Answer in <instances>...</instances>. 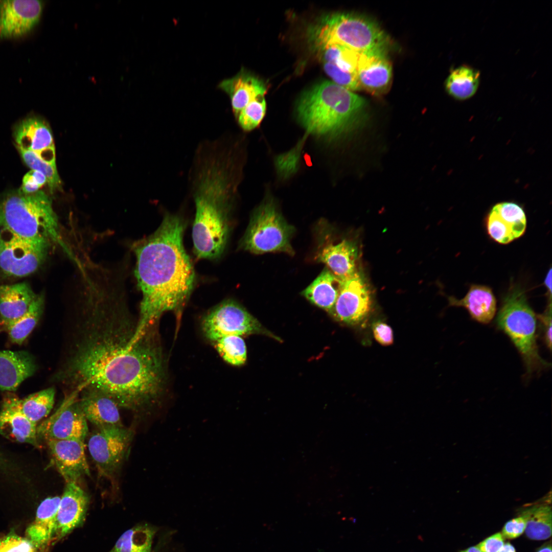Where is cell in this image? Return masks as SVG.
<instances>
[{
    "label": "cell",
    "instance_id": "1",
    "mask_svg": "<svg viewBox=\"0 0 552 552\" xmlns=\"http://www.w3.org/2000/svg\"><path fill=\"white\" fill-rule=\"evenodd\" d=\"M86 307L74 324L59 380L73 392L98 389L120 408L137 411L152 405L167 382L156 324L134 341L136 322L127 310L94 301Z\"/></svg>",
    "mask_w": 552,
    "mask_h": 552
},
{
    "label": "cell",
    "instance_id": "2",
    "mask_svg": "<svg viewBox=\"0 0 552 552\" xmlns=\"http://www.w3.org/2000/svg\"><path fill=\"white\" fill-rule=\"evenodd\" d=\"M185 225L181 217L167 214L154 233L134 245L142 294L135 338L164 313H180L192 292L195 273L183 245Z\"/></svg>",
    "mask_w": 552,
    "mask_h": 552
},
{
    "label": "cell",
    "instance_id": "3",
    "mask_svg": "<svg viewBox=\"0 0 552 552\" xmlns=\"http://www.w3.org/2000/svg\"><path fill=\"white\" fill-rule=\"evenodd\" d=\"M295 111L307 132L331 140L356 133L369 120L367 103L363 98L329 81L305 91L298 99Z\"/></svg>",
    "mask_w": 552,
    "mask_h": 552
},
{
    "label": "cell",
    "instance_id": "4",
    "mask_svg": "<svg viewBox=\"0 0 552 552\" xmlns=\"http://www.w3.org/2000/svg\"><path fill=\"white\" fill-rule=\"evenodd\" d=\"M204 168L194 195L192 238L196 256L212 260L220 257L227 242L233 188L228 171L221 163L212 162Z\"/></svg>",
    "mask_w": 552,
    "mask_h": 552
},
{
    "label": "cell",
    "instance_id": "5",
    "mask_svg": "<svg viewBox=\"0 0 552 552\" xmlns=\"http://www.w3.org/2000/svg\"><path fill=\"white\" fill-rule=\"evenodd\" d=\"M307 38L316 52L339 45L365 56L386 55L389 45L388 37L375 21L351 13L320 16L308 28Z\"/></svg>",
    "mask_w": 552,
    "mask_h": 552
},
{
    "label": "cell",
    "instance_id": "6",
    "mask_svg": "<svg viewBox=\"0 0 552 552\" xmlns=\"http://www.w3.org/2000/svg\"><path fill=\"white\" fill-rule=\"evenodd\" d=\"M0 228L35 241H52L63 246L50 198L42 191L25 194L19 190L0 201Z\"/></svg>",
    "mask_w": 552,
    "mask_h": 552
},
{
    "label": "cell",
    "instance_id": "7",
    "mask_svg": "<svg viewBox=\"0 0 552 552\" xmlns=\"http://www.w3.org/2000/svg\"><path fill=\"white\" fill-rule=\"evenodd\" d=\"M495 322L520 354L527 378L550 366L539 353L537 317L521 287L516 285L511 287L502 300Z\"/></svg>",
    "mask_w": 552,
    "mask_h": 552
},
{
    "label": "cell",
    "instance_id": "8",
    "mask_svg": "<svg viewBox=\"0 0 552 552\" xmlns=\"http://www.w3.org/2000/svg\"><path fill=\"white\" fill-rule=\"evenodd\" d=\"M294 232L273 200L264 201L252 214L240 246L256 254L283 252L293 255L290 241Z\"/></svg>",
    "mask_w": 552,
    "mask_h": 552
},
{
    "label": "cell",
    "instance_id": "9",
    "mask_svg": "<svg viewBox=\"0 0 552 552\" xmlns=\"http://www.w3.org/2000/svg\"><path fill=\"white\" fill-rule=\"evenodd\" d=\"M204 336L212 342L229 335L262 334L273 336L243 307L232 300L224 301L213 308L202 319Z\"/></svg>",
    "mask_w": 552,
    "mask_h": 552
},
{
    "label": "cell",
    "instance_id": "10",
    "mask_svg": "<svg viewBox=\"0 0 552 552\" xmlns=\"http://www.w3.org/2000/svg\"><path fill=\"white\" fill-rule=\"evenodd\" d=\"M133 435L122 425L97 427L91 434L88 451L102 475L110 476L118 470L129 453Z\"/></svg>",
    "mask_w": 552,
    "mask_h": 552
},
{
    "label": "cell",
    "instance_id": "11",
    "mask_svg": "<svg viewBox=\"0 0 552 552\" xmlns=\"http://www.w3.org/2000/svg\"><path fill=\"white\" fill-rule=\"evenodd\" d=\"M49 245L48 241H32L1 228L0 268L9 276L28 275L44 261Z\"/></svg>",
    "mask_w": 552,
    "mask_h": 552
},
{
    "label": "cell",
    "instance_id": "12",
    "mask_svg": "<svg viewBox=\"0 0 552 552\" xmlns=\"http://www.w3.org/2000/svg\"><path fill=\"white\" fill-rule=\"evenodd\" d=\"M78 393L72 392L57 410L37 427V438L49 440L85 441L87 420L80 406Z\"/></svg>",
    "mask_w": 552,
    "mask_h": 552
},
{
    "label": "cell",
    "instance_id": "13",
    "mask_svg": "<svg viewBox=\"0 0 552 552\" xmlns=\"http://www.w3.org/2000/svg\"><path fill=\"white\" fill-rule=\"evenodd\" d=\"M372 303L368 285L363 275L357 271L342 280L337 298L329 312L341 323L357 325L368 316Z\"/></svg>",
    "mask_w": 552,
    "mask_h": 552
},
{
    "label": "cell",
    "instance_id": "14",
    "mask_svg": "<svg viewBox=\"0 0 552 552\" xmlns=\"http://www.w3.org/2000/svg\"><path fill=\"white\" fill-rule=\"evenodd\" d=\"M53 464L66 483L75 482L90 474L84 441L79 440L46 441Z\"/></svg>",
    "mask_w": 552,
    "mask_h": 552
},
{
    "label": "cell",
    "instance_id": "15",
    "mask_svg": "<svg viewBox=\"0 0 552 552\" xmlns=\"http://www.w3.org/2000/svg\"><path fill=\"white\" fill-rule=\"evenodd\" d=\"M486 227L493 240L500 244H508L524 234L526 227L525 212L516 203H498L488 214Z\"/></svg>",
    "mask_w": 552,
    "mask_h": 552
},
{
    "label": "cell",
    "instance_id": "16",
    "mask_svg": "<svg viewBox=\"0 0 552 552\" xmlns=\"http://www.w3.org/2000/svg\"><path fill=\"white\" fill-rule=\"evenodd\" d=\"M316 52L332 82L351 91L360 89L357 71L362 55L339 45H330Z\"/></svg>",
    "mask_w": 552,
    "mask_h": 552
},
{
    "label": "cell",
    "instance_id": "17",
    "mask_svg": "<svg viewBox=\"0 0 552 552\" xmlns=\"http://www.w3.org/2000/svg\"><path fill=\"white\" fill-rule=\"evenodd\" d=\"M42 10L39 1H0V37H16L27 33L39 20Z\"/></svg>",
    "mask_w": 552,
    "mask_h": 552
},
{
    "label": "cell",
    "instance_id": "18",
    "mask_svg": "<svg viewBox=\"0 0 552 552\" xmlns=\"http://www.w3.org/2000/svg\"><path fill=\"white\" fill-rule=\"evenodd\" d=\"M14 137L18 148L32 152L46 163L56 165L52 133L43 121L36 118L23 120L16 127Z\"/></svg>",
    "mask_w": 552,
    "mask_h": 552
},
{
    "label": "cell",
    "instance_id": "19",
    "mask_svg": "<svg viewBox=\"0 0 552 552\" xmlns=\"http://www.w3.org/2000/svg\"><path fill=\"white\" fill-rule=\"evenodd\" d=\"M88 504V495L77 483H66L57 515V532L60 537L65 536L82 523Z\"/></svg>",
    "mask_w": 552,
    "mask_h": 552
},
{
    "label": "cell",
    "instance_id": "20",
    "mask_svg": "<svg viewBox=\"0 0 552 552\" xmlns=\"http://www.w3.org/2000/svg\"><path fill=\"white\" fill-rule=\"evenodd\" d=\"M78 393L80 406L87 421L101 427L122 425L117 404L107 394L93 388Z\"/></svg>",
    "mask_w": 552,
    "mask_h": 552
},
{
    "label": "cell",
    "instance_id": "21",
    "mask_svg": "<svg viewBox=\"0 0 552 552\" xmlns=\"http://www.w3.org/2000/svg\"><path fill=\"white\" fill-rule=\"evenodd\" d=\"M359 88L380 96L391 86L392 67L386 55H361L357 71Z\"/></svg>",
    "mask_w": 552,
    "mask_h": 552
},
{
    "label": "cell",
    "instance_id": "22",
    "mask_svg": "<svg viewBox=\"0 0 552 552\" xmlns=\"http://www.w3.org/2000/svg\"><path fill=\"white\" fill-rule=\"evenodd\" d=\"M16 398L8 396L3 401L0 410V433L11 441L38 447L36 424L19 410Z\"/></svg>",
    "mask_w": 552,
    "mask_h": 552
},
{
    "label": "cell",
    "instance_id": "23",
    "mask_svg": "<svg viewBox=\"0 0 552 552\" xmlns=\"http://www.w3.org/2000/svg\"><path fill=\"white\" fill-rule=\"evenodd\" d=\"M218 87L229 96L235 117L250 102L265 96L268 89L263 81L245 70H241L233 77L224 79Z\"/></svg>",
    "mask_w": 552,
    "mask_h": 552
},
{
    "label": "cell",
    "instance_id": "24",
    "mask_svg": "<svg viewBox=\"0 0 552 552\" xmlns=\"http://www.w3.org/2000/svg\"><path fill=\"white\" fill-rule=\"evenodd\" d=\"M358 257L357 245L346 239L335 244L326 242L320 246L317 254V260L325 263L341 280L350 277L357 271Z\"/></svg>",
    "mask_w": 552,
    "mask_h": 552
},
{
    "label": "cell",
    "instance_id": "25",
    "mask_svg": "<svg viewBox=\"0 0 552 552\" xmlns=\"http://www.w3.org/2000/svg\"><path fill=\"white\" fill-rule=\"evenodd\" d=\"M36 369L33 357L28 352L0 350V389L15 390Z\"/></svg>",
    "mask_w": 552,
    "mask_h": 552
},
{
    "label": "cell",
    "instance_id": "26",
    "mask_svg": "<svg viewBox=\"0 0 552 552\" xmlns=\"http://www.w3.org/2000/svg\"><path fill=\"white\" fill-rule=\"evenodd\" d=\"M448 300L450 306L465 308L472 318L481 324H489L496 314V298L492 289L486 286L472 285L462 299L450 296Z\"/></svg>",
    "mask_w": 552,
    "mask_h": 552
},
{
    "label": "cell",
    "instance_id": "27",
    "mask_svg": "<svg viewBox=\"0 0 552 552\" xmlns=\"http://www.w3.org/2000/svg\"><path fill=\"white\" fill-rule=\"evenodd\" d=\"M37 296L26 283L0 285V323L3 327L23 315Z\"/></svg>",
    "mask_w": 552,
    "mask_h": 552
},
{
    "label": "cell",
    "instance_id": "28",
    "mask_svg": "<svg viewBox=\"0 0 552 552\" xmlns=\"http://www.w3.org/2000/svg\"><path fill=\"white\" fill-rule=\"evenodd\" d=\"M60 497H50L38 506L34 520L26 531V538L36 548L47 544L57 533V515Z\"/></svg>",
    "mask_w": 552,
    "mask_h": 552
},
{
    "label": "cell",
    "instance_id": "29",
    "mask_svg": "<svg viewBox=\"0 0 552 552\" xmlns=\"http://www.w3.org/2000/svg\"><path fill=\"white\" fill-rule=\"evenodd\" d=\"M342 283V280L326 267L302 294L312 304L329 312L337 298Z\"/></svg>",
    "mask_w": 552,
    "mask_h": 552
},
{
    "label": "cell",
    "instance_id": "30",
    "mask_svg": "<svg viewBox=\"0 0 552 552\" xmlns=\"http://www.w3.org/2000/svg\"><path fill=\"white\" fill-rule=\"evenodd\" d=\"M479 80L480 73L477 70L461 65L451 71L446 80V90L457 100H466L476 93Z\"/></svg>",
    "mask_w": 552,
    "mask_h": 552
},
{
    "label": "cell",
    "instance_id": "31",
    "mask_svg": "<svg viewBox=\"0 0 552 552\" xmlns=\"http://www.w3.org/2000/svg\"><path fill=\"white\" fill-rule=\"evenodd\" d=\"M43 295H37L23 315L4 327L13 343L22 344L38 322L43 312Z\"/></svg>",
    "mask_w": 552,
    "mask_h": 552
},
{
    "label": "cell",
    "instance_id": "32",
    "mask_svg": "<svg viewBox=\"0 0 552 552\" xmlns=\"http://www.w3.org/2000/svg\"><path fill=\"white\" fill-rule=\"evenodd\" d=\"M55 396L54 388L50 387L31 394L23 399L17 398L16 405L27 418L36 424L51 411Z\"/></svg>",
    "mask_w": 552,
    "mask_h": 552
},
{
    "label": "cell",
    "instance_id": "33",
    "mask_svg": "<svg viewBox=\"0 0 552 552\" xmlns=\"http://www.w3.org/2000/svg\"><path fill=\"white\" fill-rule=\"evenodd\" d=\"M525 519V533L530 539L542 540L551 535V509L546 505L535 506L522 512Z\"/></svg>",
    "mask_w": 552,
    "mask_h": 552
},
{
    "label": "cell",
    "instance_id": "34",
    "mask_svg": "<svg viewBox=\"0 0 552 552\" xmlns=\"http://www.w3.org/2000/svg\"><path fill=\"white\" fill-rule=\"evenodd\" d=\"M155 530L140 525L125 532L109 552H150Z\"/></svg>",
    "mask_w": 552,
    "mask_h": 552
},
{
    "label": "cell",
    "instance_id": "35",
    "mask_svg": "<svg viewBox=\"0 0 552 552\" xmlns=\"http://www.w3.org/2000/svg\"><path fill=\"white\" fill-rule=\"evenodd\" d=\"M213 343L220 356L228 364L239 366L246 361V347L241 336H227Z\"/></svg>",
    "mask_w": 552,
    "mask_h": 552
},
{
    "label": "cell",
    "instance_id": "36",
    "mask_svg": "<svg viewBox=\"0 0 552 552\" xmlns=\"http://www.w3.org/2000/svg\"><path fill=\"white\" fill-rule=\"evenodd\" d=\"M266 110L265 96L250 102L236 117L240 126L245 131H251L259 125Z\"/></svg>",
    "mask_w": 552,
    "mask_h": 552
},
{
    "label": "cell",
    "instance_id": "37",
    "mask_svg": "<svg viewBox=\"0 0 552 552\" xmlns=\"http://www.w3.org/2000/svg\"><path fill=\"white\" fill-rule=\"evenodd\" d=\"M18 149L21 158L28 167L32 170L40 172L45 175L51 190H54L60 186L61 181L56 165L46 163L32 152L20 148Z\"/></svg>",
    "mask_w": 552,
    "mask_h": 552
},
{
    "label": "cell",
    "instance_id": "38",
    "mask_svg": "<svg viewBox=\"0 0 552 552\" xmlns=\"http://www.w3.org/2000/svg\"><path fill=\"white\" fill-rule=\"evenodd\" d=\"M302 143L291 150L284 153L275 159V165L279 175L286 178L294 174L298 166Z\"/></svg>",
    "mask_w": 552,
    "mask_h": 552
},
{
    "label": "cell",
    "instance_id": "39",
    "mask_svg": "<svg viewBox=\"0 0 552 552\" xmlns=\"http://www.w3.org/2000/svg\"><path fill=\"white\" fill-rule=\"evenodd\" d=\"M36 549L28 539L14 533L0 539V552H36Z\"/></svg>",
    "mask_w": 552,
    "mask_h": 552
},
{
    "label": "cell",
    "instance_id": "40",
    "mask_svg": "<svg viewBox=\"0 0 552 552\" xmlns=\"http://www.w3.org/2000/svg\"><path fill=\"white\" fill-rule=\"evenodd\" d=\"M374 336L376 341L383 346H389L393 342V332L391 327L387 324L378 321L372 326Z\"/></svg>",
    "mask_w": 552,
    "mask_h": 552
},
{
    "label": "cell",
    "instance_id": "41",
    "mask_svg": "<svg viewBox=\"0 0 552 552\" xmlns=\"http://www.w3.org/2000/svg\"><path fill=\"white\" fill-rule=\"evenodd\" d=\"M526 526L525 519L521 516L508 521L503 526L501 534L508 539H514L522 535Z\"/></svg>",
    "mask_w": 552,
    "mask_h": 552
},
{
    "label": "cell",
    "instance_id": "42",
    "mask_svg": "<svg viewBox=\"0 0 552 552\" xmlns=\"http://www.w3.org/2000/svg\"><path fill=\"white\" fill-rule=\"evenodd\" d=\"M547 306L544 312L538 315L543 327L545 344L550 350L551 347V300H548Z\"/></svg>",
    "mask_w": 552,
    "mask_h": 552
},
{
    "label": "cell",
    "instance_id": "43",
    "mask_svg": "<svg viewBox=\"0 0 552 552\" xmlns=\"http://www.w3.org/2000/svg\"><path fill=\"white\" fill-rule=\"evenodd\" d=\"M504 538L501 533H496L480 542L476 546L480 552H498L504 544Z\"/></svg>",
    "mask_w": 552,
    "mask_h": 552
},
{
    "label": "cell",
    "instance_id": "44",
    "mask_svg": "<svg viewBox=\"0 0 552 552\" xmlns=\"http://www.w3.org/2000/svg\"><path fill=\"white\" fill-rule=\"evenodd\" d=\"M39 188L40 187L29 171L24 175L19 190L25 194H29L38 191Z\"/></svg>",
    "mask_w": 552,
    "mask_h": 552
},
{
    "label": "cell",
    "instance_id": "45",
    "mask_svg": "<svg viewBox=\"0 0 552 552\" xmlns=\"http://www.w3.org/2000/svg\"><path fill=\"white\" fill-rule=\"evenodd\" d=\"M30 172L36 181L40 188L42 187L46 182H47V178L42 173L32 170H31Z\"/></svg>",
    "mask_w": 552,
    "mask_h": 552
},
{
    "label": "cell",
    "instance_id": "46",
    "mask_svg": "<svg viewBox=\"0 0 552 552\" xmlns=\"http://www.w3.org/2000/svg\"><path fill=\"white\" fill-rule=\"evenodd\" d=\"M544 285L547 288V292L551 293V269L548 272L544 280Z\"/></svg>",
    "mask_w": 552,
    "mask_h": 552
},
{
    "label": "cell",
    "instance_id": "47",
    "mask_svg": "<svg viewBox=\"0 0 552 552\" xmlns=\"http://www.w3.org/2000/svg\"><path fill=\"white\" fill-rule=\"evenodd\" d=\"M498 552H516L515 547L510 543H504Z\"/></svg>",
    "mask_w": 552,
    "mask_h": 552
},
{
    "label": "cell",
    "instance_id": "48",
    "mask_svg": "<svg viewBox=\"0 0 552 552\" xmlns=\"http://www.w3.org/2000/svg\"><path fill=\"white\" fill-rule=\"evenodd\" d=\"M537 552H551V546L550 544H547L541 547Z\"/></svg>",
    "mask_w": 552,
    "mask_h": 552
},
{
    "label": "cell",
    "instance_id": "49",
    "mask_svg": "<svg viewBox=\"0 0 552 552\" xmlns=\"http://www.w3.org/2000/svg\"><path fill=\"white\" fill-rule=\"evenodd\" d=\"M459 552H480L477 546L470 547Z\"/></svg>",
    "mask_w": 552,
    "mask_h": 552
},
{
    "label": "cell",
    "instance_id": "50",
    "mask_svg": "<svg viewBox=\"0 0 552 552\" xmlns=\"http://www.w3.org/2000/svg\"><path fill=\"white\" fill-rule=\"evenodd\" d=\"M4 457L0 454V466H1L4 462Z\"/></svg>",
    "mask_w": 552,
    "mask_h": 552
}]
</instances>
